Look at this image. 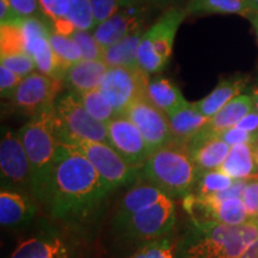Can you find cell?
I'll use <instances>...</instances> for the list:
<instances>
[{
  "label": "cell",
  "instance_id": "2e32d148",
  "mask_svg": "<svg viewBox=\"0 0 258 258\" xmlns=\"http://www.w3.org/2000/svg\"><path fill=\"white\" fill-rule=\"evenodd\" d=\"M42 206L30 194L0 190V224L3 228H19L30 224L40 214Z\"/></svg>",
  "mask_w": 258,
  "mask_h": 258
},
{
  "label": "cell",
  "instance_id": "277c9868",
  "mask_svg": "<svg viewBox=\"0 0 258 258\" xmlns=\"http://www.w3.org/2000/svg\"><path fill=\"white\" fill-rule=\"evenodd\" d=\"M17 134L30 163L32 195L42 207H44L57 147V139L54 131V108L31 117Z\"/></svg>",
  "mask_w": 258,
  "mask_h": 258
},
{
  "label": "cell",
  "instance_id": "44dd1931",
  "mask_svg": "<svg viewBox=\"0 0 258 258\" xmlns=\"http://www.w3.org/2000/svg\"><path fill=\"white\" fill-rule=\"evenodd\" d=\"M218 170L233 179L257 178L258 165L253 145L241 144L232 146L224 164Z\"/></svg>",
  "mask_w": 258,
  "mask_h": 258
},
{
  "label": "cell",
  "instance_id": "b9f144b4",
  "mask_svg": "<svg viewBox=\"0 0 258 258\" xmlns=\"http://www.w3.org/2000/svg\"><path fill=\"white\" fill-rule=\"evenodd\" d=\"M51 31L56 32L59 35H63V36H72L73 32L76 30H78L72 22L69 21L67 18H61V19H56V21L51 22Z\"/></svg>",
  "mask_w": 258,
  "mask_h": 258
},
{
  "label": "cell",
  "instance_id": "8d00e7d4",
  "mask_svg": "<svg viewBox=\"0 0 258 258\" xmlns=\"http://www.w3.org/2000/svg\"><path fill=\"white\" fill-rule=\"evenodd\" d=\"M219 139H221V140L225 141L226 144L230 145L231 147L235 146V145H254L258 143L257 134L249 133V132H245L243 129L238 127H232L222 131L221 133L219 134Z\"/></svg>",
  "mask_w": 258,
  "mask_h": 258
},
{
  "label": "cell",
  "instance_id": "e575fe53",
  "mask_svg": "<svg viewBox=\"0 0 258 258\" xmlns=\"http://www.w3.org/2000/svg\"><path fill=\"white\" fill-rule=\"evenodd\" d=\"M0 60H2L3 66L11 70L12 72L18 74L22 78H25V77L35 72V70H36L35 60L32 59V56L30 54H28L27 51L22 54H16V55L3 56L0 57Z\"/></svg>",
  "mask_w": 258,
  "mask_h": 258
},
{
  "label": "cell",
  "instance_id": "bcb514c9",
  "mask_svg": "<svg viewBox=\"0 0 258 258\" xmlns=\"http://www.w3.org/2000/svg\"><path fill=\"white\" fill-rule=\"evenodd\" d=\"M252 24V28L254 30V34H256L257 43H258V12H251V14L246 17Z\"/></svg>",
  "mask_w": 258,
  "mask_h": 258
},
{
  "label": "cell",
  "instance_id": "d590c367",
  "mask_svg": "<svg viewBox=\"0 0 258 258\" xmlns=\"http://www.w3.org/2000/svg\"><path fill=\"white\" fill-rule=\"evenodd\" d=\"M42 14L48 21L66 18L70 10V0H40Z\"/></svg>",
  "mask_w": 258,
  "mask_h": 258
},
{
  "label": "cell",
  "instance_id": "30bf717a",
  "mask_svg": "<svg viewBox=\"0 0 258 258\" xmlns=\"http://www.w3.org/2000/svg\"><path fill=\"white\" fill-rule=\"evenodd\" d=\"M0 179L2 189L16 190L32 195L29 158L21 138L10 129H3L0 140Z\"/></svg>",
  "mask_w": 258,
  "mask_h": 258
},
{
  "label": "cell",
  "instance_id": "836d02e7",
  "mask_svg": "<svg viewBox=\"0 0 258 258\" xmlns=\"http://www.w3.org/2000/svg\"><path fill=\"white\" fill-rule=\"evenodd\" d=\"M96 27L117 14L121 9L129 5H135L132 0H90ZM141 5V4H140ZM95 27V28H96Z\"/></svg>",
  "mask_w": 258,
  "mask_h": 258
},
{
  "label": "cell",
  "instance_id": "f546056e",
  "mask_svg": "<svg viewBox=\"0 0 258 258\" xmlns=\"http://www.w3.org/2000/svg\"><path fill=\"white\" fill-rule=\"evenodd\" d=\"M25 38L22 25L2 24L0 27V56L25 53Z\"/></svg>",
  "mask_w": 258,
  "mask_h": 258
},
{
  "label": "cell",
  "instance_id": "4316f807",
  "mask_svg": "<svg viewBox=\"0 0 258 258\" xmlns=\"http://www.w3.org/2000/svg\"><path fill=\"white\" fill-rule=\"evenodd\" d=\"M76 92V91H74ZM77 95L80 98V101L84 104L90 114H91L96 120L108 123L115 117L116 112L108 101V98L104 96V93L101 91V89L89 90V91L77 92Z\"/></svg>",
  "mask_w": 258,
  "mask_h": 258
},
{
  "label": "cell",
  "instance_id": "f907efd6",
  "mask_svg": "<svg viewBox=\"0 0 258 258\" xmlns=\"http://www.w3.org/2000/svg\"><path fill=\"white\" fill-rule=\"evenodd\" d=\"M253 221L256 222V225L258 226V217H257V218H254V219H253Z\"/></svg>",
  "mask_w": 258,
  "mask_h": 258
},
{
  "label": "cell",
  "instance_id": "681fc988",
  "mask_svg": "<svg viewBox=\"0 0 258 258\" xmlns=\"http://www.w3.org/2000/svg\"><path fill=\"white\" fill-rule=\"evenodd\" d=\"M253 150H254V157H256V161H257V165H258V143L253 145Z\"/></svg>",
  "mask_w": 258,
  "mask_h": 258
},
{
  "label": "cell",
  "instance_id": "ee69618b",
  "mask_svg": "<svg viewBox=\"0 0 258 258\" xmlns=\"http://www.w3.org/2000/svg\"><path fill=\"white\" fill-rule=\"evenodd\" d=\"M134 4H141L147 6H166L169 5L172 0H132Z\"/></svg>",
  "mask_w": 258,
  "mask_h": 258
},
{
  "label": "cell",
  "instance_id": "e0dca14e",
  "mask_svg": "<svg viewBox=\"0 0 258 258\" xmlns=\"http://www.w3.org/2000/svg\"><path fill=\"white\" fill-rule=\"evenodd\" d=\"M167 196L169 195H166L157 185L139 178L138 182L122 196L117 207H116L112 222L120 221L145 208L151 207V206L163 201Z\"/></svg>",
  "mask_w": 258,
  "mask_h": 258
},
{
  "label": "cell",
  "instance_id": "d6986e66",
  "mask_svg": "<svg viewBox=\"0 0 258 258\" xmlns=\"http://www.w3.org/2000/svg\"><path fill=\"white\" fill-rule=\"evenodd\" d=\"M247 80L245 77H232L221 80L209 95L192 104L202 115L212 118L228 102L241 95V91L246 88Z\"/></svg>",
  "mask_w": 258,
  "mask_h": 258
},
{
  "label": "cell",
  "instance_id": "5bb4252c",
  "mask_svg": "<svg viewBox=\"0 0 258 258\" xmlns=\"http://www.w3.org/2000/svg\"><path fill=\"white\" fill-rule=\"evenodd\" d=\"M109 145L129 165L140 169L152 151L137 125L123 115H117L106 123Z\"/></svg>",
  "mask_w": 258,
  "mask_h": 258
},
{
  "label": "cell",
  "instance_id": "4fadbf2b",
  "mask_svg": "<svg viewBox=\"0 0 258 258\" xmlns=\"http://www.w3.org/2000/svg\"><path fill=\"white\" fill-rule=\"evenodd\" d=\"M122 115L137 125L152 152L173 141L169 116L147 97L132 103Z\"/></svg>",
  "mask_w": 258,
  "mask_h": 258
},
{
  "label": "cell",
  "instance_id": "7dc6e473",
  "mask_svg": "<svg viewBox=\"0 0 258 258\" xmlns=\"http://www.w3.org/2000/svg\"><path fill=\"white\" fill-rule=\"evenodd\" d=\"M250 12H258V0H247Z\"/></svg>",
  "mask_w": 258,
  "mask_h": 258
},
{
  "label": "cell",
  "instance_id": "ba28073f",
  "mask_svg": "<svg viewBox=\"0 0 258 258\" xmlns=\"http://www.w3.org/2000/svg\"><path fill=\"white\" fill-rule=\"evenodd\" d=\"M54 131L57 141L74 139L109 144L108 128L96 120L80 101L77 92L67 91L59 96L54 106Z\"/></svg>",
  "mask_w": 258,
  "mask_h": 258
},
{
  "label": "cell",
  "instance_id": "9c48e42d",
  "mask_svg": "<svg viewBox=\"0 0 258 258\" xmlns=\"http://www.w3.org/2000/svg\"><path fill=\"white\" fill-rule=\"evenodd\" d=\"M63 144L70 145L82 153L92 164L111 191L135 184L140 178L139 169L129 165L109 144L82 139H74Z\"/></svg>",
  "mask_w": 258,
  "mask_h": 258
},
{
  "label": "cell",
  "instance_id": "60d3db41",
  "mask_svg": "<svg viewBox=\"0 0 258 258\" xmlns=\"http://www.w3.org/2000/svg\"><path fill=\"white\" fill-rule=\"evenodd\" d=\"M25 19L12 8L9 0H0V23L23 25Z\"/></svg>",
  "mask_w": 258,
  "mask_h": 258
},
{
  "label": "cell",
  "instance_id": "c3c4849f",
  "mask_svg": "<svg viewBox=\"0 0 258 258\" xmlns=\"http://www.w3.org/2000/svg\"><path fill=\"white\" fill-rule=\"evenodd\" d=\"M252 97H253V101H254V106H256V110L258 112V86L256 89H254Z\"/></svg>",
  "mask_w": 258,
  "mask_h": 258
},
{
  "label": "cell",
  "instance_id": "f1b7e54d",
  "mask_svg": "<svg viewBox=\"0 0 258 258\" xmlns=\"http://www.w3.org/2000/svg\"><path fill=\"white\" fill-rule=\"evenodd\" d=\"M177 239L173 233L143 244L128 258H176Z\"/></svg>",
  "mask_w": 258,
  "mask_h": 258
},
{
  "label": "cell",
  "instance_id": "9a60e30c",
  "mask_svg": "<svg viewBox=\"0 0 258 258\" xmlns=\"http://www.w3.org/2000/svg\"><path fill=\"white\" fill-rule=\"evenodd\" d=\"M147 5H129L121 9L117 14L102 22L93 29V35L99 44L106 49L128 35L143 30Z\"/></svg>",
  "mask_w": 258,
  "mask_h": 258
},
{
  "label": "cell",
  "instance_id": "484cf974",
  "mask_svg": "<svg viewBox=\"0 0 258 258\" xmlns=\"http://www.w3.org/2000/svg\"><path fill=\"white\" fill-rule=\"evenodd\" d=\"M185 9L189 16L251 14L247 0H190Z\"/></svg>",
  "mask_w": 258,
  "mask_h": 258
},
{
  "label": "cell",
  "instance_id": "8fae6325",
  "mask_svg": "<svg viewBox=\"0 0 258 258\" xmlns=\"http://www.w3.org/2000/svg\"><path fill=\"white\" fill-rule=\"evenodd\" d=\"M150 73L140 66L109 69L101 85V91L110 102L116 115H122L132 103L147 97Z\"/></svg>",
  "mask_w": 258,
  "mask_h": 258
},
{
  "label": "cell",
  "instance_id": "4dcf8cb0",
  "mask_svg": "<svg viewBox=\"0 0 258 258\" xmlns=\"http://www.w3.org/2000/svg\"><path fill=\"white\" fill-rule=\"evenodd\" d=\"M66 18L78 30L91 31L96 27L90 0H70V10Z\"/></svg>",
  "mask_w": 258,
  "mask_h": 258
},
{
  "label": "cell",
  "instance_id": "f6af8a7d",
  "mask_svg": "<svg viewBox=\"0 0 258 258\" xmlns=\"http://www.w3.org/2000/svg\"><path fill=\"white\" fill-rule=\"evenodd\" d=\"M240 258H258V238L247 247Z\"/></svg>",
  "mask_w": 258,
  "mask_h": 258
},
{
  "label": "cell",
  "instance_id": "1f68e13d",
  "mask_svg": "<svg viewBox=\"0 0 258 258\" xmlns=\"http://www.w3.org/2000/svg\"><path fill=\"white\" fill-rule=\"evenodd\" d=\"M50 46L55 50V53L59 55L63 61L72 66L73 63L78 62L83 60L82 51L77 42L70 36H63L56 32L51 31L49 35Z\"/></svg>",
  "mask_w": 258,
  "mask_h": 258
},
{
  "label": "cell",
  "instance_id": "cb8c5ba5",
  "mask_svg": "<svg viewBox=\"0 0 258 258\" xmlns=\"http://www.w3.org/2000/svg\"><path fill=\"white\" fill-rule=\"evenodd\" d=\"M171 132L173 135V141L182 144H188L189 140L199 131L208 123L211 118L202 115L192 103H189L184 108L170 116Z\"/></svg>",
  "mask_w": 258,
  "mask_h": 258
},
{
  "label": "cell",
  "instance_id": "5b68a950",
  "mask_svg": "<svg viewBox=\"0 0 258 258\" xmlns=\"http://www.w3.org/2000/svg\"><path fill=\"white\" fill-rule=\"evenodd\" d=\"M84 239L82 228L55 220L44 222L22 240L9 258H85Z\"/></svg>",
  "mask_w": 258,
  "mask_h": 258
},
{
  "label": "cell",
  "instance_id": "d4e9b609",
  "mask_svg": "<svg viewBox=\"0 0 258 258\" xmlns=\"http://www.w3.org/2000/svg\"><path fill=\"white\" fill-rule=\"evenodd\" d=\"M144 34L145 31L143 29V30L128 35L112 46L106 48L103 61L108 64L109 69H114V67L133 69V67H138V51Z\"/></svg>",
  "mask_w": 258,
  "mask_h": 258
},
{
  "label": "cell",
  "instance_id": "f35d334b",
  "mask_svg": "<svg viewBox=\"0 0 258 258\" xmlns=\"http://www.w3.org/2000/svg\"><path fill=\"white\" fill-rule=\"evenodd\" d=\"M245 208L247 211L250 220L258 217V177L247 179L246 185L241 195Z\"/></svg>",
  "mask_w": 258,
  "mask_h": 258
},
{
  "label": "cell",
  "instance_id": "7a4b0ae2",
  "mask_svg": "<svg viewBox=\"0 0 258 258\" xmlns=\"http://www.w3.org/2000/svg\"><path fill=\"white\" fill-rule=\"evenodd\" d=\"M258 238L253 220L230 226L190 218L177 238L176 258H240Z\"/></svg>",
  "mask_w": 258,
  "mask_h": 258
},
{
  "label": "cell",
  "instance_id": "52a82bcc",
  "mask_svg": "<svg viewBox=\"0 0 258 258\" xmlns=\"http://www.w3.org/2000/svg\"><path fill=\"white\" fill-rule=\"evenodd\" d=\"M186 9L170 8L145 31L138 51L139 66L150 74H157L169 63L178 28L186 18Z\"/></svg>",
  "mask_w": 258,
  "mask_h": 258
},
{
  "label": "cell",
  "instance_id": "83f0119b",
  "mask_svg": "<svg viewBox=\"0 0 258 258\" xmlns=\"http://www.w3.org/2000/svg\"><path fill=\"white\" fill-rule=\"evenodd\" d=\"M233 178L221 172L220 170L206 171L200 172L198 183H196L195 194L196 196H209L214 194L225 191L230 189L234 183Z\"/></svg>",
  "mask_w": 258,
  "mask_h": 258
},
{
  "label": "cell",
  "instance_id": "3957f363",
  "mask_svg": "<svg viewBox=\"0 0 258 258\" xmlns=\"http://www.w3.org/2000/svg\"><path fill=\"white\" fill-rule=\"evenodd\" d=\"M139 176L170 198L184 199L195 191L200 171L190 156L188 144L172 141L151 153L139 169Z\"/></svg>",
  "mask_w": 258,
  "mask_h": 258
},
{
  "label": "cell",
  "instance_id": "74e56055",
  "mask_svg": "<svg viewBox=\"0 0 258 258\" xmlns=\"http://www.w3.org/2000/svg\"><path fill=\"white\" fill-rule=\"evenodd\" d=\"M22 80H23L22 77L2 64L0 66V95H2V98L10 101Z\"/></svg>",
  "mask_w": 258,
  "mask_h": 258
},
{
  "label": "cell",
  "instance_id": "7bdbcfd3",
  "mask_svg": "<svg viewBox=\"0 0 258 258\" xmlns=\"http://www.w3.org/2000/svg\"><path fill=\"white\" fill-rule=\"evenodd\" d=\"M235 127L243 129L245 132H249V133L258 135V112L256 109L245 116Z\"/></svg>",
  "mask_w": 258,
  "mask_h": 258
},
{
  "label": "cell",
  "instance_id": "6da1fadb",
  "mask_svg": "<svg viewBox=\"0 0 258 258\" xmlns=\"http://www.w3.org/2000/svg\"><path fill=\"white\" fill-rule=\"evenodd\" d=\"M110 192L111 189L82 153L57 141L44 205L51 220L84 230L95 220Z\"/></svg>",
  "mask_w": 258,
  "mask_h": 258
},
{
  "label": "cell",
  "instance_id": "d6a6232c",
  "mask_svg": "<svg viewBox=\"0 0 258 258\" xmlns=\"http://www.w3.org/2000/svg\"><path fill=\"white\" fill-rule=\"evenodd\" d=\"M71 37L79 46L83 60H103L105 49L96 40L93 32L91 34L89 30H76Z\"/></svg>",
  "mask_w": 258,
  "mask_h": 258
},
{
  "label": "cell",
  "instance_id": "8992f818",
  "mask_svg": "<svg viewBox=\"0 0 258 258\" xmlns=\"http://www.w3.org/2000/svg\"><path fill=\"white\" fill-rule=\"evenodd\" d=\"M177 222L175 199L167 196L156 203L122 219L111 222V228L118 240L139 246L173 233Z\"/></svg>",
  "mask_w": 258,
  "mask_h": 258
},
{
  "label": "cell",
  "instance_id": "ffe728a7",
  "mask_svg": "<svg viewBox=\"0 0 258 258\" xmlns=\"http://www.w3.org/2000/svg\"><path fill=\"white\" fill-rule=\"evenodd\" d=\"M147 98L169 117L189 104L178 86L169 78L161 76L151 78L147 88Z\"/></svg>",
  "mask_w": 258,
  "mask_h": 258
},
{
  "label": "cell",
  "instance_id": "7402d4cb",
  "mask_svg": "<svg viewBox=\"0 0 258 258\" xmlns=\"http://www.w3.org/2000/svg\"><path fill=\"white\" fill-rule=\"evenodd\" d=\"M188 148L200 172L218 170L231 151L230 145L219 138L198 144H188Z\"/></svg>",
  "mask_w": 258,
  "mask_h": 258
},
{
  "label": "cell",
  "instance_id": "7c38bea8",
  "mask_svg": "<svg viewBox=\"0 0 258 258\" xmlns=\"http://www.w3.org/2000/svg\"><path fill=\"white\" fill-rule=\"evenodd\" d=\"M63 84L40 71H35L23 78L10 102L18 111L34 117L54 108Z\"/></svg>",
  "mask_w": 258,
  "mask_h": 258
},
{
  "label": "cell",
  "instance_id": "603a6c76",
  "mask_svg": "<svg viewBox=\"0 0 258 258\" xmlns=\"http://www.w3.org/2000/svg\"><path fill=\"white\" fill-rule=\"evenodd\" d=\"M253 97L251 95H239L228 102L209 120L207 125L218 135L225 129L235 127L247 114L254 110Z\"/></svg>",
  "mask_w": 258,
  "mask_h": 258
},
{
  "label": "cell",
  "instance_id": "ab89813d",
  "mask_svg": "<svg viewBox=\"0 0 258 258\" xmlns=\"http://www.w3.org/2000/svg\"><path fill=\"white\" fill-rule=\"evenodd\" d=\"M10 4L24 19L43 18L40 0H9Z\"/></svg>",
  "mask_w": 258,
  "mask_h": 258
},
{
  "label": "cell",
  "instance_id": "ac0fdd59",
  "mask_svg": "<svg viewBox=\"0 0 258 258\" xmlns=\"http://www.w3.org/2000/svg\"><path fill=\"white\" fill-rule=\"evenodd\" d=\"M109 67L103 60H80L67 71L64 85L76 92L101 88Z\"/></svg>",
  "mask_w": 258,
  "mask_h": 258
}]
</instances>
